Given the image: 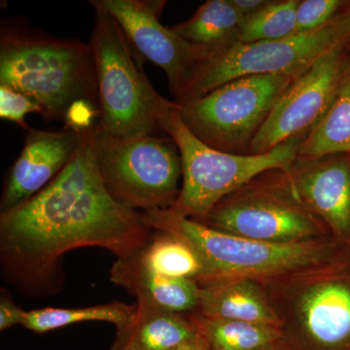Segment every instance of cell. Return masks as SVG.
I'll return each instance as SVG.
<instances>
[{"mask_svg":"<svg viewBox=\"0 0 350 350\" xmlns=\"http://www.w3.org/2000/svg\"><path fill=\"white\" fill-rule=\"evenodd\" d=\"M96 124L80 129L79 144L66 167L40 192L0 216L1 255L25 280L51 275L61 257L96 246L130 257L148 241L142 213L108 193L94 157Z\"/></svg>","mask_w":350,"mask_h":350,"instance_id":"cell-1","label":"cell"},{"mask_svg":"<svg viewBox=\"0 0 350 350\" xmlns=\"http://www.w3.org/2000/svg\"><path fill=\"white\" fill-rule=\"evenodd\" d=\"M0 85L38 101L45 121L66 122L71 110L81 103L100 111L89 44L55 38L19 21L1 22Z\"/></svg>","mask_w":350,"mask_h":350,"instance_id":"cell-2","label":"cell"},{"mask_svg":"<svg viewBox=\"0 0 350 350\" xmlns=\"http://www.w3.org/2000/svg\"><path fill=\"white\" fill-rule=\"evenodd\" d=\"M259 282L288 350H350V248Z\"/></svg>","mask_w":350,"mask_h":350,"instance_id":"cell-3","label":"cell"},{"mask_svg":"<svg viewBox=\"0 0 350 350\" xmlns=\"http://www.w3.org/2000/svg\"><path fill=\"white\" fill-rule=\"evenodd\" d=\"M151 94L159 128L174 140L181 158L180 193L170 209L195 221L206 218L220 200L262 172L289 170L306 138H291L260 155L226 153L193 135L177 111L175 101L163 98L154 87Z\"/></svg>","mask_w":350,"mask_h":350,"instance_id":"cell-4","label":"cell"},{"mask_svg":"<svg viewBox=\"0 0 350 350\" xmlns=\"http://www.w3.org/2000/svg\"><path fill=\"white\" fill-rule=\"evenodd\" d=\"M142 215L152 229L174 234L194 248L206 269L204 280L215 278L268 280L328 261L349 250L332 237L292 243L243 238L218 231L170 208Z\"/></svg>","mask_w":350,"mask_h":350,"instance_id":"cell-5","label":"cell"},{"mask_svg":"<svg viewBox=\"0 0 350 350\" xmlns=\"http://www.w3.org/2000/svg\"><path fill=\"white\" fill-rule=\"evenodd\" d=\"M350 38V5L319 29L278 40L238 42L196 64L175 103L200 98L226 83L252 75L298 77Z\"/></svg>","mask_w":350,"mask_h":350,"instance_id":"cell-6","label":"cell"},{"mask_svg":"<svg viewBox=\"0 0 350 350\" xmlns=\"http://www.w3.org/2000/svg\"><path fill=\"white\" fill-rule=\"evenodd\" d=\"M198 222L267 243H301L332 237L304 204L284 170L257 175L220 200Z\"/></svg>","mask_w":350,"mask_h":350,"instance_id":"cell-7","label":"cell"},{"mask_svg":"<svg viewBox=\"0 0 350 350\" xmlns=\"http://www.w3.org/2000/svg\"><path fill=\"white\" fill-rule=\"evenodd\" d=\"M90 48L98 82L100 130L111 137L153 135L159 128L152 110L153 86L135 63L133 48L117 21L96 1Z\"/></svg>","mask_w":350,"mask_h":350,"instance_id":"cell-8","label":"cell"},{"mask_svg":"<svg viewBox=\"0 0 350 350\" xmlns=\"http://www.w3.org/2000/svg\"><path fill=\"white\" fill-rule=\"evenodd\" d=\"M94 149L103 184L118 204L142 213L174 206L182 163L172 138L111 137L96 124Z\"/></svg>","mask_w":350,"mask_h":350,"instance_id":"cell-9","label":"cell"},{"mask_svg":"<svg viewBox=\"0 0 350 350\" xmlns=\"http://www.w3.org/2000/svg\"><path fill=\"white\" fill-rule=\"evenodd\" d=\"M295 77L252 75L238 78L176 109L189 130L208 146L250 155V145Z\"/></svg>","mask_w":350,"mask_h":350,"instance_id":"cell-10","label":"cell"},{"mask_svg":"<svg viewBox=\"0 0 350 350\" xmlns=\"http://www.w3.org/2000/svg\"><path fill=\"white\" fill-rule=\"evenodd\" d=\"M349 40L337 44L295 78L251 144L250 155L267 153L291 138L308 137L337 92L350 56Z\"/></svg>","mask_w":350,"mask_h":350,"instance_id":"cell-11","label":"cell"},{"mask_svg":"<svg viewBox=\"0 0 350 350\" xmlns=\"http://www.w3.org/2000/svg\"><path fill=\"white\" fill-rule=\"evenodd\" d=\"M96 1L117 21L133 48L165 71L170 93L177 100L191 71L206 57V53L161 24L159 16L167 1Z\"/></svg>","mask_w":350,"mask_h":350,"instance_id":"cell-12","label":"cell"},{"mask_svg":"<svg viewBox=\"0 0 350 350\" xmlns=\"http://www.w3.org/2000/svg\"><path fill=\"white\" fill-rule=\"evenodd\" d=\"M288 174L310 213L350 248V153L297 158Z\"/></svg>","mask_w":350,"mask_h":350,"instance_id":"cell-13","label":"cell"},{"mask_svg":"<svg viewBox=\"0 0 350 350\" xmlns=\"http://www.w3.org/2000/svg\"><path fill=\"white\" fill-rule=\"evenodd\" d=\"M79 144V130L25 131L24 148L11 167L1 198V213L40 192L70 162Z\"/></svg>","mask_w":350,"mask_h":350,"instance_id":"cell-14","label":"cell"},{"mask_svg":"<svg viewBox=\"0 0 350 350\" xmlns=\"http://www.w3.org/2000/svg\"><path fill=\"white\" fill-rule=\"evenodd\" d=\"M111 280L133 295L137 305L179 314L195 313L199 306L198 282L157 273L142 266L135 255L118 258L111 269Z\"/></svg>","mask_w":350,"mask_h":350,"instance_id":"cell-15","label":"cell"},{"mask_svg":"<svg viewBox=\"0 0 350 350\" xmlns=\"http://www.w3.org/2000/svg\"><path fill=\"white\" fill-rule=\"evenodd\" d=\"M198 283L200 301L195 313L200 317L278 327V319L259 280L215 278Z\"/></svg>","mask_w":350,"mask_h":350,"instance_id":"cell-16","label":"cell"},{"mask_svg":"<svg viewBox=\"0 0 350 350\" xmlns=\"http://www.w3.org/2000/svg\"><path fill=\"white\" fill-rule=\"evenodd\" d=\"M199 334L194 313L179 314L137 304L135 319L117 330L111 350H172Z\"/></svg>","mask_w":350,"mask_h":350,"instance_id":"cell-17","label":"cell"},{"mask_svg":"<svg viewBox=\"0 0 350 350\" xmlns=\"http://www.w3.org/2000/svg\"><path fill=\"white\" fill-rule=\"evenodd\" d=\"M243 18L231 0H208L186 22L172 27L181 38L206 53V57L239 42Z\"/></svg>","mask_w":350,"mask_h":350,"instance_id":"cell-18","label":"cell"},{"mask_svg":"<svg viewBox=\"0 0 350 350\" xmlns=\"http://www.w3.org/2000/svg\"><path fill=\"white\" fill-rule=\"evenodd\" d=\"M350 153V56L330 107L299 147L298 159Z\"/></svg>","mask_w":350,"mask_h":350,"instance_id":"cell-19","label":"cell"},{"mask_svg":"<svg viewBox=\"0 0 350 350\" xmlns=\"http://www.w3.org/2000/svg\"><path fill=\"white\" fill-rule=\"evenodd\" d=\"M194 317L209 350H288L278 326Z\"/></svg>","mask_w":350,"mask_h":350,"instance_id":"cell-20","label":"cell"},{"mask_svg":"<svg viewBox=\"0 0 350 350\" xmlns=\"http://www.w3.org/2000/svg\"><path fill=\"white\" fill-rule=\"evenodd\" d=\"M133 255L145 268L162 275L198 282L206 278V269L194 248L169 232H159Z\"/></svg>","mask_w":350,"mask_h":350,"instance_id":"cell-21","label":"cell"},{"mask_svg":"<svg viewBox=\"0 0 350 350\" xmlns=\"http://www.w3.org/2000/svg\"><path fill=\"white\" fill-rule=\"evenodd\" d=\"M135 314L137 305L119 301L86 308H45L25 312L22 326L36 333H47L81 322L100 321L114 324L120 330L131 323Z\"/></svg>","mask_w":350,"mask_h":350,"instance_id":"cell-22","label":"cell"},{"mask_svg":"<svg viewBox=\"0 0 350 350\" xmlns=\"http://www.w3.org/2000/svg\"><path fill=\"white\" fill-rule=\"evenodd\" d=\"M300 0H271L241 23L239 42L278 40L296 34V11Z\"/></svg>","mask_w":350,"mask_h":350,"instance_id":"cell-23","label":"cell"},{"mask_svg":"<svg viewBox=\"0 0 350 350\" xmlns=\"http://www.w3.org/2000/svg\"><path fill=\"white\" fill-rule=\"evenodd\" d=\"M347 2L340 0H300L296 11V32L319 29L331 22Z\"/></svg>","mask_w":350,"mask_h":350,"instance_id":"cell-24","label":"cell"},{"mask_svg":"<svg viewBox=\"0 0 350 350\" xmlns=\"http://www.w3.org/2000/svg\"><path fill=\"white\" fill-rule=\"evenodd\" d=\"M39 114L43 116V109L38 101L27 94L0 85V117L14 122L25 131L31 126L25 122L27 114Z\"/></svg>","mask_w":350,"mask_h":350,"instance_id":"cell-25","label":"cell"},{"mask_svg":"<svg viewBox=\"0 0 350 350\" xmlns=\"http://www.w3.org/2000/svg\"><path fill=\"white\" fill-rule=\"evenodd\" d=\"M25 310H21L9 299L1 298L0 301V330L5 331L7 329L15 325H22L24 320Z\"/></svg>","mask_w":350,"mask_h":350,"instance_id":"cell-26","label":"cell"},{"mask_svg":"<svg viewBox=\"0 0 350 350\" xmlns=\"http://www.w3.org/2000/svg\"><path fill=\"white\" fill-rule=\"evenodd\" d=\"M231 2L243 20L260 12L271 0H231Z\"/></svg>","mask_w":350,"mask_h":350,"instance_id":"cell-27","label":"cell"},{"mask_svg":"<svg viewBox=\"0 0 350 350\" xmlns=\"http://www.w3.org/2000/svg\"><path fill=\"white\" fill-rule=\"evenodd\" d=\"M172 350H209V347L206 340L200 333L199 336H197L193 340H189L185 344L179 345L178 347Z\"/></svg>","mask_w":350,"mask_h":350,"instance_id":"cell-28","label":"cell"},{"mask_svg":"<svg viewBox=\"0 0 350 350\" xmlns=\"http://www.w3.org/2000/svg\"><path fill=\"white\" fill-rule=\"evenodd\" d=\"M349 44H350V38H349Z\"/></svg>","mask_w":350,"mask_h":350,"instance_id":"cell-29","label":"cell"}]
</instances>
